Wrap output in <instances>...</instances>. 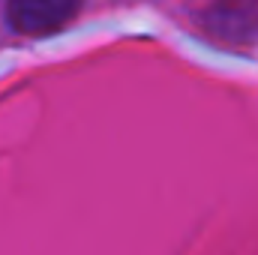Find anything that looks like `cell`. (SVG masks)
I'll return each mask as SVG.
<instances>
[{"label":"cell","instance_id":"1","mask_svg":"<svg viewBox=\"0 0 258 255\" xmlns=\"http://www.w3.org/2000/svg\"><path fill=\"white\" fill-rule=\"evenodd\" d=\"M81 0H6V15L18 33L39 36L69 24Z\"/></svg>","mask_w":258,"mask_h":255}]
</instances>
